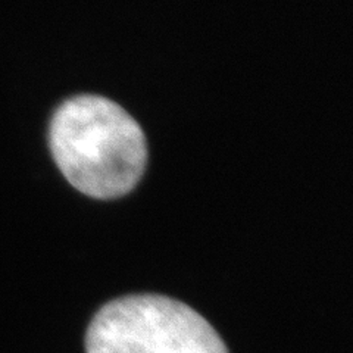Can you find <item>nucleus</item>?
<instances>
[{"instance_id": "1", "label": "nucleus", "mask_w": 353, "mask_h": 353, "mask_svg": "<svg viewBox=\"0 0 353 353\" xmlns=\"http://www.w3.org/2000/svg\"><path fill=\"white\" fill-rule=\"evenodd\" d=\"M49 143L65 179L94 199L130 193L146 168L140 125L106 97L83 94L63 102L52 118Z\"/></svg>"}, {"instance_id": "2", "label": "nucleus", "mask_w": 353, "mask_h": 353, "mask_svg": "<svg viewBox=\"0 0 353 353\" xmlns=\"http://www.w3.org/2000/svg\"><path fill=\"white\" fill-rule=\"evenodd\" d=\"M87 353H228L194 309L167 296L132 294L106 303L85 334Z\"/></svg>"}]
</instances>
